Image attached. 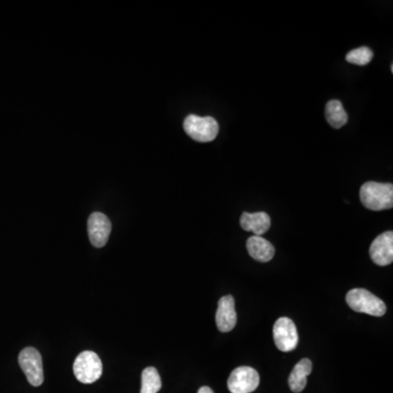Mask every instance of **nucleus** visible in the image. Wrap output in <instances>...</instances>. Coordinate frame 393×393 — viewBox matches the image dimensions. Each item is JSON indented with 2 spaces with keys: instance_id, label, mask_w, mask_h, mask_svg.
<instances>
[{
  "instance_id": "obj_2",
  "label": "nucleus",
  "mask_w": 393,
  "mask_h": 393,
  "mask_svg": "<svg viewBox=\"0 0 393 393\" xmlns=\"http://www.w3.org/2000/svg\"><path fill=\"white\" fill-rule=\"evenodd\" d=\"M346 303L356 313L381 317L387 312L385 303L365 288H354L346 294Z\"/></svg>"
},
{
  "instance_id": "obj_8",
  "label": "nucleus",
  "mask_w": 393,
  "mask_h": 393,
  "mask_svg": "<svg viewBox=\"0 0 393 393\" xmlns=\"http://www.w3.org/2000/svg\"><path fill=\"white\" fill-rule=\"evenodd\" d=\"M112 231V223L110 218L100 212L92 213L88 220V233L90 242L97 248L106 245Z\"/></svg>"
},
{
  "instance_id": "obj_10",
  "label": "nucleus",
  "mask_w": 393,
  "mask_h": 393,
  "mask_svg": "<svg viewBox=\"0 0 393 393\" xmlns=\"http://www.w3.org/2000/svg\"><path fill=\"white\" fill-rule=\"evenodd\" d=\"M216 326L221 332L232 331L237 323V314L232 295H227L218 301L216 316Z\"/></svg>"
},
{
  "instance_id": "obj_3",
  "label": "nucleus",
  "mask_w": 393,
  "mask_h": 393,
  "mask_svg": "<svg viewBox=\"0 0 393 393\" xmlns=\"http://www.w3.org/2000/svg\"><path fill=\"white\" fill-rule=\"evenodd\" d=\"M183 129L189 137L198 142H211L218 136V121L213 117H200L189 115L183 121Z\"/></svg>"
},
{
  "instance_id": "obj_4",
  "label": "nucleus",
  "mask_w": 393,
  "mask_h": 393,
  "mask_svg": "<svg viewBox=\"0 0 393 393\" xmlns=\"http://www.w3.org/2000/svg\"><path fill=\"white\" fill-rule=\"evenodd\" d=\"M103 365L101 358L91 351L79 354L73 364V372L80 383H95L102 376Z\"/></svg>"
},
{
  "instance_id": "obj_15",
  "label": "nucleus",
  "mask_w": 393,
  "mask_h": 393,
  "mask_svg": "<svg viewBox=\"0 0 393 393\" xmlns=\"http://www.w3.org/2000/svg\"><path fill=\"white\" fill-rule=\"evenodd\" d=\"M162 388L161 377L154 367H147L141 376L140 393H157Z\"/></svg>"
},
{
  "instance_id": "obj_16",
  "label": "nucleus",
  "mask_w": 393,
  "mask_h": 393,
  "mask_svg": "<svg viewBox=\"0 0 393 393\" xmlns=\"http://www.w3.org/2000/svg\"><path fill=\"white\" fill-rule=\"evenodd\" d=\"M372 51L368 47H359V49H353L346 55V62L353 65L365 66L372 60Z\"/></svg>"
},
{
  "instance_id": "obj_11",
  "label": "nucleus",
  "mask_w": 393,
  "mask_h": 393,
  "mask_svg": "<svg viewBox=\"0 0 393 393\" xmlns=\"http://www.w3.org/2000/svg\"><path fill=\"white\" fill-rule=\"evenodd\" d=\"M240 227L244 231L255 233L256 236H262L269 231L271 218L266 212H244L240 218Z\"/></svg>"
},
{
  "instance_id": "obj_6",
  "label": "nucleus",
  "mask_w": 393,
  "mask_h": 393,
  "mask_svg": "<svg viewBox=\"0 0 393 393\" xmlns=\"http://www.w3.org/2000/svg\"><path fill=\"white\" fill-rule=\"evenodd\" d=\"M275 345L282 352H291L296 348L299 338L296 326L290 318H279L273 326Z\"/></svg>"
},
{
  "instance_id": "obj_14",
  "label": "nucleus",
  "mask_w": 393,
  "mask_h": 393,
  "mask_svg": "<svg viewBox=\"0 0 393 393\" xmlns=\"http://www.w3.org/2000/svg\"><path fill=\"white\" fill-rule=\"evenodd\" d=\"M326 119L334 129L342 128L348 123V114L345 112L342 103L338 100L327 103Z\"/></svg>"
},
{
  "instance_id": "obj_1",
  "label": "nucleus",
  "mask_w": 393,
  "mask_h": 393,
  "mask_svg": "<svg viewBox=\"0 0 393 393\" xmlns=\"http://www.w3.org/2000/svg\"><path fill=\"white\" fill-rule=\"evenodd\" d=\"M364 207L372 211H383L392 209L393 185L377 181H367L361 187L359 192Z\"/></svg>"
},
{
  "instance_id": "obj_5",
  "label": "nucleus",
  "mask_w": 393,
  "mask_h": 393,
  "mask_svg": "<svg viewBox=\"0 0 393 393\" xmlns=\"http://www.w3.org/2000/svg\"><path fill=\"white\" fill-rule=\"evenodd\" d=\"M19 364L27 379L33 387H40L44 381L43 359L34 348H25L19 354Z\"/></svg>"
},
{
  "instance_id": "obj_9",
  "label": "nucleus",
  "mask_w": 393,
  "mask_h": 393,
  "mask_svg": "<svg viewBox=\"0 0 393 393\" xmlns=\"http://www.w3.org/2000/svg\"><path fill=\"white\" fill-rule=\"evenodd\" d=\"M372 262L380 267H385L393 262V233H383L375 238L369 248Z\"/></svg>"
},
{
  "instance_id": "obj_13",
  "label": "nucleus",
  "mask_w": 393,
  "mask_h": 393,
  "mask_svg": "<svg viewBox=\"0 0 393 393\" xmlns=\"http://www.w3.org/2000/svg\"><path fill=\"white\" fill-rule=\"evenodd\" d=\"M313 370V363L308 358H303L294 367L290 377H288V385L293 392H302L307 385V377Z\"/></svg>"
},
{
  "instance_id": "obj_17",
  "label": "nucleus",
  "mask_w": 393,
  "mask_h": 393,
  "mask_svg": "<svg viewBox=\"0 0 393 393\" xmlns=\"http://www.w3.org/2000/svg\"><path fill=\"white\" fill-rule=\"evenodd\" d=\"M198 393H214L212 389L209 388V387H201L198 391Z\"/></svg>"
},
{
  "instance_id": "obj_7",
  "label": "nucleus",
  "mask_w": 393,
  "mask_h": 393,
  "mask_svg": "<svg viewBox=\"0 0 393 393\" xmlns=\"http://www.w3.org/2000/svg\"><path fill=\"white\" fill-rule=\"evenodd\" d=\"M260 383L258 372L253 367L242 366L234 369L227 380V387L232 393H251Z\"/></svg>"
},
{
  "instance_id": "obj_12",
  "label": "nucleus",
  "mask_w": 393,
  "mask_h": 393,
  "mask_svg": "<svg viewBox=\"0 0 393 393\" xmlns=\"http://www.w3.org/2000/svg\"><path fill=\"white\" fill-rule=\"evenodd\" d=\"M247 251L255 260L260 262L272 260L275 253V247L271 242L264 240V237L256 236V235L248 238Z\"/></svg>"
}]
</instances>
